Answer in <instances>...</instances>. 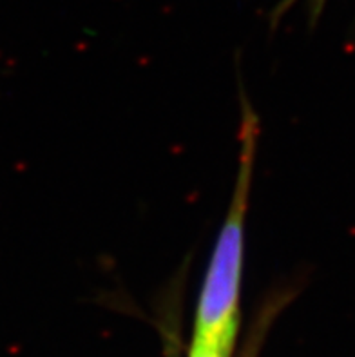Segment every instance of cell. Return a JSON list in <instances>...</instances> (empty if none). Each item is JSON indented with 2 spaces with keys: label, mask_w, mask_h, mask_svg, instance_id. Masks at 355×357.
<instances>
[{
  "label": "cell",
  "mask_w": 355,
  "mask_h": 357,
  "mask_svg": "<svg viewBox=\"0 0 355 357\" xmlns=\"http://www.w3.org/2000/svg\"><path fill=\"white\" fill-rule=\"evenodd\" d=\"M259 120L247 95H241L238 171L225 218L203 274L194 312L192 343L234 350L241 316L245 240L256 172Z\"/></svg>",
  "instance_id": "obj_1"
},
{
  "label": "cell",
  "mask_w": 355,
  "mask_h": 357,
  "mask_svg": "<svg viewBox=\"0 0 355 357\" xmlns=\"http://www.w3.org/2000/svg\"><path fill=\"white\" fill-rule=\"evenodd\" d=\"M230 350L216 349V347H207V344H190L189 357H230Z\"/></svg>",
  "instance_id": "obj_2"
}]
</instances>
